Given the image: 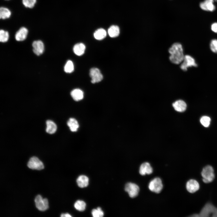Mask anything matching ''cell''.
Wrapping results in <instances>:
<instances>
[{"label":"cell","mask_w":217,"mask_h":217,"mask_svg":"<svg viewBox=\"0 0 217 217\" xmlns=\"http://www.w3.org/2000/svg\"><path fill=\"white\" fill-rule=\"evenodd\" d=\"M168 52L170 54L169 59L171 63L176 64L181 63L185 55L182 46L180 43H173L169 48Z\"/></svg>","instance_id":"cell-1"},{"label":"cell","mask_w":217,"mask_h":217,"mask_svg":"<svg viewBox=\"0 0 217 217\" xmlns=\"http://www.w3.org/2000/svg\"><path fill=\"white\" fill-rule=\"evenodd\" d=\"M192 217H217V208L210 203L206 204L199 214H195Z\"/></svg>","instance_id":"cell-2"},{"label":"cell","mask_w":217,"mask_h":217,"mask_svg":"<svg viewBox=\"0 0 217 217\" xmlns=\"http://www.w3.org/2000/svg\"><path fill=\"white\" fill-rule=\"evenodd\" d=\"M203 181L205 183L212 181L215 178L214 171L212 167L209 165L204 167L201 173Z\"/></svg>","instance_id":"cell-3"},{"label":"cell","mask_w":217,"mask_h":217,"mask_svg":"<svg viewBox=\"0 0 217 217\" xmlns=\"http://www.w3.org/2000/svg\"><path fill=\"white\" fill-rule=\"evenodd\" d=\"M197 64L194 58L189 55H186L180 66L181 69L184 71L187 70L188 68L192 67H197Z\"/></svg>","instance_id":"cell-4"},{"label":"cell","mask_w":217,"mask_h":217,"mask_svg":"<svg viewBox=\"0 0 217 217\" xmlns=\"http://www.w3.org/2000/svg\"><path fill=\"white\" fill-rule=\"evenodd\" d=\"M163 187L161 179L158 178H154L149 183L148 187L151 191L156 193H159Z\"/></svg>","instance_id":"cell-5"},{"label":"cell","mask_w":217,"mask_h":217,"mask_svg":"<svg viewBox=\"0 0 217 217\" xmlns=\"http://www.w3.org/2000/svg\"><path fill=\"white\" fill-rule=\"evenodd\" d=\"M139 190V186L133 183H128L125 186V190L128 193L129 196L132 198L137 196Z\"/></svg>","instance_id":"cell-6"},{"label":"cell","mask_w":217,"mask_h":217,"mask_svg":"<svg viewBox=\"0 0 217 217\" xmlns=\"http://www.w3.org/2000/svg\"><path fill=\"white\" fill-rule=\"evenodd\" d=\"M27 165L29 168L33 169L40 170L44 168L42 162L35 156H33L30 159Z\"/></svg>","instance_id":"cell-7"},{"label":"cell","mask_w":217,"mask_h":217,"mask_svg":"<svg viewBox=\"0 0 217 217\" xmlns=\"http://www.w3.org/2000/svg\"><path fill=\"white\" fill-rule=\"evenodd\" d=\"M36 207L39 210L44 211L48 207V202L46 198L43 199L39 195H37L35 199Z\"/></svg>","instance_id":"cell-8"},{"label":"cell","mask_w":217,"mask_h":217,"mask_svg":"<svg viewBox=\"0 0 217 217\" xmlns=\"http://www.w3.org/2000/svg\"><path fill=\"white\" fill-rule=\"evenodd\" d=\"M90 75L91 78V82L93 83L101 81L103 78L100 71L97 68H93L90 69Z\"/></svg>","instance_id":"cell-9"},{"label":"cell","mask_w":217,"mask_h":217,"mask_svg":"<svg viewBox=\"0 0 217 217\" xmlns=\"http://www.w3.org/2000/svg\"><path fill=\"white\" fill-rule=\"evenodd\" d=\"M214 0H205L200 3V7L202 10L205 11H213L215 8L214 4Z\"/></svg>","instance_id":"cell-10"},{"label":"cell","mask_w":217,"mask_h":217,"mask_svg":"<svg viewBox=\"0 0 217 217\" xmlns=\"http://www.w3.org/2000/svg\"><path fill=\"white\" fill-rule=\"evenodd\" d=\"M33 51L37 55L42 54L44 50V45L42 41L38 40L34 41L32 43Z\"/></svg>","instance_id":"cell-11"},{"label":"cell","mask_w":217,"mask_h":217,"mask_svg":"<svg viewBox=\"0 0 217 217\" xmlns=\"http://www.w3.org/2000/svg\"><path fill=\"white\" fill-rule=\"evenodd\" d=\"M186 187L187 190L189 192L194 193L199 190L200 185L197 181L192 179L187 182Z\"/></svg>","instance_id":"cell-12"},{"label":"cell","mask_w":217,"mask_h":217,"mask_svg":"<svg viewBox=\"0 0 217 217\" xmlns=\"http://www.w3.org/2000/svg\"><path fill=\"white\" fill-rule=\"evenodd\" d=\"M28 33L27 29L24 27H21L16 33L15 38L17 41H22L27 38Z\"/></svg>","instance_id":"cell-13"},{"label":"cell","mask_w":217,"mask_h":217,"mask_svg":"<svg viewBox=\"0 0 217 217\" xmlns=\"http://www.w3.org/2000/svg\"><path fill=\"white\" fill-rule=\"evenodd\" d=\"M172 105L175 110L179 112L184 111L187 108L186 103L181 100L176 101L172 103Z\"/></svg>","instance_id":"cell-14"},{"label":"cell","mask_w":217,"mask_h":217,"mask_svg":"<svg viewBox=\"0 0 217 217\" xmlns=\"http://www.w3.org/2000/svg\"><path fill=\"white\" fill-rule=\"evenodd\" d=\"M153 170L149 163L144 162L141 164L139 170L140 174L144 175L146 174H150L153 172Z\"/></svg>","instance_id":"cell-15"},{"label":"cell","mask_w":217,"mask_h":217,"mask_svg":"<svg viewBox=\"0 0 217 217\" xmlns=\"http://www.w3.org/2000/svg\"><path fill=\"white\" fill-rule=\"evenodd\" d=\"M71 95L73 99L77 101L81 100L84 97L83 92L79 89L73 90L71 93Z\"/></svg>","instance_id":"cell-16"},{"label":"cell","mask_w":217,"mask_h":217,"mask_svg":"<svg viewBox=\"0 0 217 217\" xmlns=\"http://www.w3.org/2000/svg\"><path fill=\"white\" fill-rule=\"evenodd\" d=\"M89 179L88 177L84 175L79 176L77 179L78 186L81 188L86 187L89 184Z\"/></svg>","instance_id":"cell-17"},{"label":"cell","mask_w":217,"mask_h":217,"mask_svg":"<svg viewBox=\"0 0 217 217\" xmlns=\"http://www.w3.org/2000/svg\"><path fill=\"white\" fill-rule=\"evenodd\" d=\"M85 45L83 43H78L75 44L73 48L74 53L77 55L80 56L83 55L85 50Z\"/></svg>","instance_id":"cell-18"},{"label":"cell","mask_w":217,"mask_h":217,"mask_svg":"<svg viewBox=\"0 0 217 217\" xmlns=\"http://www.w3.org/2000/svg\"><path fill=\"white\" fill-rule=\"evenodd\" d=\"M67 124L70 130L73 132L77 131L79 127L77 121L74 118H70Z\"/></svg>","instance_id":"cell-19"},{"label":"cell","mask_w":217,"mask_h":217,"mask_svg":"<svg viewBox=\"0 0 217 217\" xmlns=\"http://www.w3.org/2000/svg\"><path fill=\"white\" fill-rule=\"evenodd\" d=\"M120 33V28L118 26L116 25L111 26L108 30L109 35L112 38L116 37L118 36Z\"/></svg>","instance_id":"cell-20"},{"label":"cell","mask_w":217,"mask_h":217,"mask_svg":"<svg viewBox=\"0 0 217 217\" xmlns=\"http://www.w3.org/2000/svg\"><path fill=\"white\" fill-rule=\"evenodd\" d=\"M46 132L50 134L54 133L56 131L57 129L56 124L53 121L50 120H47L46 122Z\"/></svg>","instance_id":"cell-21"},{"label":"cell","mask_w":217,"mask_h":217,"mask_svg":"<svg viewBox=\"0 0 217 217\" xmlns=\"http://www.w3.org/2000/svg\"><path fill=\"white\" fill-rule=\"evenodd\" d=\"M106 36V32L103 28H99L96 30L94 33V38L98 40H101L104 39Z\"/></svg>","instance_id":"cell-22"},{"label":"cell","mask_w":217,"mask_h":217,"mask_svg":"<svg viewBox=\"0 0 217 217\" xmlns=\"http://www.w3.org/2000/svg\"><path fill=\"white\" fill-rule=\"evenodd\" d=\"M11 14V12L8 8L1 7L0 8V18L2 19L9 18Z\"/></svg>","instance_id":"cell-23"},{"label":"cell","mask_w":217,"mask_h":217,"mask_svg":"<svg viewBox=\"0 0 217 217\" xmlns=\"http://www.w3.org/2000/svg\"><path fill=\"white\" fill-rule=\"evenodd\" d=\"M74 207L77 210L83 211L85 209L86 203L83 200H78L74 203Z\"/></svg>","instance_id":"cell-24"},{"label":"cell","mask_w":217,"mask_h":217,"mask_svg":"<svg viewBox=\"0 0 217 217\" xmlns=\"http://www.w3.org/2000/svg\"><path fill=\"white\" fill-rule=\"evenodd\" d=\"M64 70L67 73H71L73 71L74 66L72 61L68 60L67 62L64 66Z\"/></svg>","instance_id":"cell-25"},{"label":"cell","mask_w":217,"mask_h":217,"mask_svg":"<svg viewBox=\"0 0 217 217\" xmlns=\"http://www.w3.org/2000/svg\"><path fill=\"white\" fill-rule=\"evenodd\" d=\"M9 38L8 32L3 30H1L0 31V41L5 42L8 41Z\"/></svg>","instance_id":"cell-26"},{"label":"cell","mask_w":217,"mask_h":217,"mask_svg":"<svg viewBox=\"0 0 217 217\" xmlns=\"http://www.w3.org/2000/svg\"><path fill=\"white\" fill-rule=\"evenodd\" d=\"M92 216L94 217H102L104 214L100 207H98L96 209H93L91 212Z\"/></svg>","instance_id":"cell-27"},{"label":"cell","mask_w":217,"mask_h":217,"mask_svg":"<svg viewBox=\"0 0 217 217\" xmlns=\"http://www.w3.org/2000/svg\"><path fill=\"white\" fill-rule=\"evenodd\" d=\"M22 2L25 7L32 8L34 6L36 0H22Z\"/></svg>","instance_id":"cell-28"},{"label":"cell","mask_w":217,"mask_h":217,"mask_svg":"<svg viewBox=\"0 0 217 217\" xmlns=\"http://www.w3.org/2000/svg\"><path fill=\"white\" fill-rule=\"evenodd\" d=\"M210 121V118L209 117L205 116L202 117L200 119L201 124L206 127H208L209 126Z\"/></svg>","instance_id":"cell-29"},{"label":"cell","mask_w":217,"mask_h":217,"mask_svg":"<svg viewBox=\"0 0 217 217\" xmlns=\"http://www.w3.org/2000/svg\"><path fill=\"white\" fill-rule=\"evenodd\" d=\"M210 48L212 52L217 54V39H214L211 41Z\"/></svg>","instance_id":"cell-30"},{"label":"cell","mask_w":217,"mask_h":217,"mask_svg":"<svg viewBox=\"0 0 217 217\" xmlns=\"http://www.w3.org/2000/svg\"><path fill=\"white\" fill-rule=\"evenodd\" d=\"M211 29L213 32L217 33V22L214 23L212 24Z\"/></svg>","instance_id":"cell-31"},{"label":"cell","mask_w":217,"mask_h":217,"mask_svg":"<svg viewBox=\"0 0 217 217\" xmlns=\"http://www.w3.org/2000/svg\"><path fill=\"white\" fill-rule=\"evenodd\" d=\"M61 217H71L72 216L68 213H66L65 214H62L61 215Z\"/></svg>","instance_id":"cell-32"},{"label":"cell","mask_w":217,"mask_h":217,"mask_svg":"<svg viewBox=\"0 0 217 217\" xmlns=\"http://www.w3.org/2000/svg\"><path fill=\"white\" fill-rule=\"evenodd\" d=\"M214 1L217 2V0H214Z\"/></svg>","instance_id":"cell-33"},{"label":"cell","mask_w":217,"mask_h":217,"mask_svg":"<svg viewBox=\"0 0 217 217\" xmlns=\"http://www.w3.org/2000/svg\"></svg>","instance_id":"cell-34"}]
</instances>
